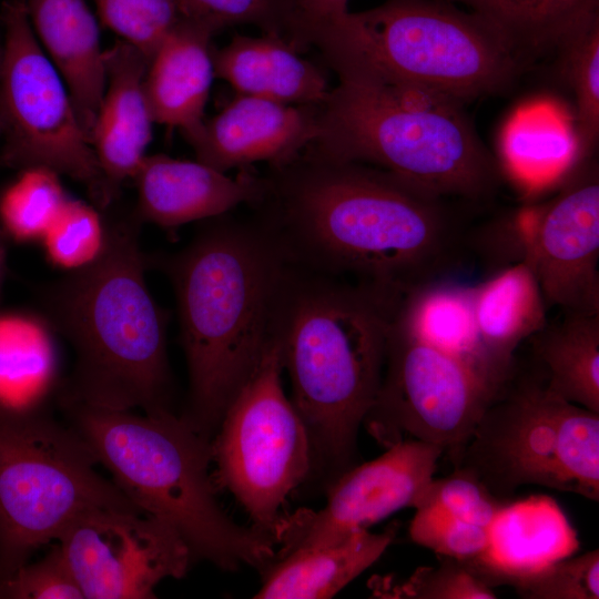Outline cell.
Here are the masks:
<instances>
[{
  "mask_svg": "<svg viewBox=\"0 0 599 599\" xmlns=\"http://www.w3.org/2000/svg\"><path fill=\"white\" fill-rule=\"evenodd\" d=\"M450 201L308 145L268 166L251 205L293 265L404 297L461 262L467 236Z\"/></svg>",
  "mask_w": 599,
  "mask_h": 599,
  "instance_id": "obj_1",
  "label": "cell"
},
{
  "mask_svg": "<svg viewBox=\"0 0 599 599\" xmlns=\"http://www.w3.org/2000/svg\"><path fill=\"white\" fill-rule=\"evenodd\" d=\"M210 219L161 261L176 296L189 373L181 415L212 439L229 405L274 337L290 262L255 216Z\"/></svg>",
  "mask_w": 599,
  "mask_h": 599,
  "instance_id": "obj_2",
  "label": "cell"
},
{
  "mask_svg": "<svg viewBox=\"0 0 599 599\" xmlns=\"http://www.w3.org/2000/svg\"><path fill=\"white\" fill-rule=\"evenodd\" d=\"M402 296L290 265L275 322L292 403L327 487L356 465L359 427L383 376Z\"/></svg>",
  "mask_w": 599,
  "mask_h": 599,
  "instance_id": "obj_3",
  "label": "cell"
},
{
  "mask_svg": "<svg viewBox=\"0 0 599 599\" xmlns=\"http://www.w3.org/2000/svg\"><path fill=\"white\" fill-rule=\"evenodd\" d=\"M321 55L338 83L318 104L309 146L449 200L477 202L497 191L499 161L464 104L387 78L354 43L333 44Z\"/></svg>",
  "mask_w": 599,
  "mask_h": 599,
  "instance_id": "obj_4",
  "label": "cell"
},
{
  "mask_svg": "<svg viewBox=\"0 0 599 599\" xmlns=\"http://www.w3.org/2000/svg\"><path fill=\"white\" fill-rule=\"evenodd\" d=\"M105 222L100 256L40 292L42 315L74 355L58 399L112 410H171L166 317L144 278L141 222L134 214Z\"/></svg>",
  "mask_w": 599,
  "mask_h": 599,
  "instance_id": "obj_5",
  "label": "cell"
},
{
  "mask_svg": "<svg viewBox=\"0 0 599 599\" xmlns=\"http://www.w3.org/2000/svg\"><path fill=\"white\" fill-rule=\"evenodd\" d=\"M62 417L89 444L115 485L144 512L171 525L193 560L262 572L274 538L236 524L220 506L209 473L212 439L172 410L135 414L58 399Z\"/></svg>",
  "mask_w": 599,
  "mask_h": 599,
  "instance_id": "obj_6",
  "label": "cell"
},
{
  "mask_svg": "<svg viewBox=\"0 0 599 599\" xmlns=\"http://www.w3.org/2000/svg\"><path fill=\"white\" fill-rule=\"evenodd\" d=\"M99 465L49 400L0 405V582L91 509L143 511Z\"/></svg>",
  "mask_w": 599,
  "mask_h": 599,
  "instance_id": "obj_7",
  "label": "cell"
},
{
  "mask_svg": "<svg viewBox=\"0 0 599 599\" xmlns=\"http://www.w3.org/2000/svg\"><path fill=\"white\" fill-rule=\"evenodd\" d=\"M450 460L501 500L532 485L598 501L599 414L516 368Z\"/></svg>",
  "mask_w": 599,
  "mask_h": 599,
  "instance_id": "obj_8",
  "label": "cell"
},
{
  "mask_svg": "<svg viewBox=\"0 0 599 599\" xmlns=\"http://www.w3.org/2000/svg\"><path fill=\"white\" fill-rule=\"evenodd\" d=\"M352 19L384 75L464 105L506 93L526 67L490 23L446 0H385Z\"/></svg>",
  "mask_w": 599,
  "mask_h": 599,
  "instance_id": "obj_9",
  "label": "cell"
},
{
  "mask_svg": "<svg viewBox=\"0 0 599 599\" xmlns=\"http://www.w3.org/2000/svg\"><path fill=\"white\" fill-rule=\"evenodd\" d=\"M282 370L273 337L211 443L216 467L213 481L236 498L252 526L273 538L282 506L313 468L308 435L283 389Z\"/></svg>",
  "mask_w": 599,
  "mask_h": 599,
  "instance_id": "obj_10",
  "label": "cell"
},
{
  "mask_svg": "<svg viewBox=\"0 0 599 599\" xmlns=\"http://www.w3.org/2000/svg\"><path fill=\"white\" fill-rule=\"evenodd\" d=\"M0 162L44 166L83 184L100 207L109 205L91 142L70 92L38 42L24 0L2 4Z\"/></svg>",
  "mask_w": 599,
  "mask_h": 599,
  "instance_id": "obj_11",
  "label": "cell"
},
{
  "mask_svg": "<svg viewBox=\"0 0 599 599\" xmlns=\"http://www.w3.org/2000/svg\"><path fill=\"white\" fill-rule=\"evenodd\" d=\"M497 394L394 318L380 385L363 424L385 448L413 438L440 446L451 459Z\"/></svg>",
  "mask_w": 599,
  "mask_h": 599,
  "instance_id": "obj_12",
  "label": "cell"
},
{
  "mask_svg": "<svg viewBox=\"0 0 599 599\" xmlns=\"http://www.w3.org/2000/svg\"><path fill=\"white\" fill-rule=\"evenodd\" d=\"M57 544L84 599H150L193 561L181 535L140 510L95 508L75 518Z\"/></svg>",
  "mask_w": 599,
  "mask_h": 599,
  "instance_id": "obj_13",
  "label": "cell"
},
{
  "mask_svg": "<svg viewBox=\"0 0 599 599\" xmlns=\"http://www.w3.org/2000/svg\"><path fill=\"white\" fill-rule=\"evenodd\" d=\"M443 455L438 445L408 438L375 459L354 465L326 487L323 508L282 516L274 531L280 546L275 558L339 542L398 510L414 508Z\"/></svg>",
  "mask_w": 599,
  "mask_h": 599,
  "instance_id": "obj_14",
  "label": "cell"
},
{
  "mask_svg": "<svg viewBox=\"0 0 599 599\" xmlns=\"http://www.w3.org/2000/svg\"><path fill=\"white\" fill-rule=\"evenodd\" d=\"M521 257L532 268L548 307L599 314V173L582 161L517 227Z\"/></svg>",
  "mask_w": 599,
  "mask_h": 599,
  "instance_id": "obj_15",
  "label": "cell"
},
{
  "mask_svg": "<svg viewBox=\"0 0 599 599\" xmlns=\"http://www.w3.org/2000/svg\"><path fill=\"white\" fill-rule=\"evenodd\" d=\"M318 105H291L238 94L219 114L183 134L196 160L221 172L297 156L317 136Z\"/></svg>",
  "mask_w": 599,
  "mask_h": 599,
  "instance_id": "obj_16",
  "label": "cell"
},
{
  "mask_svg": "<svg viewBox=\"0 0 599 599\" xmlns=\"http://www.w3.org/2000/svg\"><path fill=\"white\" fill-rule=\"evenodd\" d=\"M134 212L143 223L164 229L214 219L241 204H253L263 192V175L242 172L230 177L200 161L145 155L133 176Z\"/></svg>",
  "mask_w": 599,
  "mask_h": 599,
  "instance_id": "obj_17",
  "label": "cell"
},
{
  "mask_svg": "<svg viewBox=\"0 0 599 599\" xmlns=\"http://www.w3.org/2000/svg\"><path fill=\"white\" fill-rule=\"evenodd\" d=\"M578 549V532L558 502L531 495L506 502L488 526L485 550L463 564L490 588L514 587Z\"/></svg>",
  "mask_w": 599,
  "mask_h": 599,
  "instance_id": "obj_18",
  "label": "cell"
},
{
  "mask_svg": "<svg viewBox=\"0 0 599 599\" xmlns=\"http://www.w3.org/2000/svg\"><path fill=\"white\" fill-rule=\"evenodd\" d=\"M105 89L91 134L110 204L146 155L154 123L144 79L150 60L119 40L104 50Z\"/></svg>",
  "mask_w": 599,
  "mask_h": 599,
  "instance_id": "obj_19",
  "label": "cell"
},
{
  "mask_svg": "<svg viewBox=\"0 0 599 599\" xmlns=\"http://www.w3.org/2000/svg\"><path fill=\"white\" fill-rule=\"evenodd\" d=\"M38 42L64 81L80 122L91 134L105 89L104 50L85 0H26Z\"/></svg>",
  "mask_w": 599,
  "mask_h": 599,
  "instance_id": "obj_20",
  "label": "cell"
},
{
  "mask_svg": "<svg viewBox=\"0 0 599 599\" xmlns=\"http://www.w3.org/2000/svg\"><path fill=\"white\" fill-rule=\"evenodd\" d=\"M215 34L210 26L185 17L156 49L144 79L155 123L186 134L203 122L215 77L211 47Z\"/></svg>",
  "mask_w": 599,
  "mask_h": 599,
  "instance_id": "obj_21",
  "label": "cell"
},
{
  "mask_svg": "<svg viewBox=\"0 0 599 599\" xmlns=\"http://www.w3.org/2000/svg\"><path fill=\"white\" fill-rule=\"evenodd\" d=\"M212 59L215 75L238 94L291 105H318L331 90L321 65L275 35L235 34L226 45L212 49Z\"/></svg>",
  "mask_w": 599,
  "mask_h": 599,
  "instance_id": "obj_22",
  "label": "cell"
},
{
  "mask_svg": "<svg viewBox=\"0 0 599 599\" xmlns=\"http://www.w3.org/2000/svg\"><path fill=\"white\" fill-rule=\"evenodd\" d=\"M499 153L502 166L527 193L561 183L582 161L572 114L554 101L519 106L506 122Z\"/></svg>",
  "mask_w": 599,
  "mask_h": 599,
  "instance_id": "obj_23",
  "label": "cell"
},
{
  "mask_svg": "<svg viewBox=\"0 0 599 599\" xmlns=\"http://www.w3.org/2000/svg\"><path fill=\"white\" fill-rule=\"evenodd\" d=\"M473 308L480 343L499 375L516 370L515 353L541 331L547 304L531 266L519 258L471 286Z\"/></svg>",
  "mask_w": 599,
  "mask_h": 599,
  "instance_id": "obj_24",
  "label": "cell"
},
{
  "mask_svg": "<svg viewBox=\"0 0 599 599\" xmlns=\"http://www.w3.org/2000/svg\"><path fill=\"white\" fill-rule=\"evenodd\" d=\"M396 532L395 525L378 534L363 529L336 544L277 557L261 572L262 585L254 598H332L378 560Z\"/></svg>",
  "mask_w": 599,
  "mask_h": 599,
  "instance_id": "obj_25",
  "label": "cell"
},
{
  "mask_svg": "<svg viewBox=\"0 0 599 599\" xmlns=\"http://www.w3.org/2000/svg\"><path fill=\"white\" fill-rule=\"evenodd\" d=\"M395 321L420 341L461 362L496 390L506 384L480 343L471 286L446 278L422 285L402 298Z\"/></svg>",
  "mask_w": 599,
  "mask_h": 599,
  "instance_id": "obj_26",
  "label": "cell"
},
{
  "mask_svg": "<svg viewBox=\"0 0 599 599\" xmlns=\"http://www.w3.org/2000/svg\"><path fill=\"white\" fill-rule=\"evenodd\" d=\"M490 23L527 65L558 53L599 19V0H446Z\"/></svg>",
  "mask_w": 599,
  "mask_h": 599,
  "instance_id": "obj_27",
  "label": "cell"
},
{
  "mask_svg": "<svg viewBox=\"0 0 599 599\" xmlns=\"http://www.w3.org/2000/svg\"><path fill=\"white\" fill-rule=\"evenodd\" d=\"M564 314L529 339L536 370L551 392L599 414V314Z\"/></svg>",
  "mask_w": 599,
  "mask_h": 599,
  "instance_id": "obj_28",
  "label": "cell"
},
{
  "mask_svg": "<svg viewBox=\"0 0 599 599\" xmlns=\"http://www.w3.org/2000/svg\"><path fill=\"white\" fill-rule=\"evenodd\" d=\"M55 335L42 314L0 313V405L48 402L60 388Z\"/></svg>",
  "mask_w": 599,
  "mask_h": 599,
  "instance_id": "obj_29",
  "label": "cell"
},
{
  "mask_svg": "<svg viewBox=\"0 0 599 599\" xmlns=\"http://www.w3.org/2000/svg\"><path fill=\"white\" fill-rule=\"evenodd\" d=\"M185 17L203 22L216 33L250 24L263 34L282 38L302 53L315 48V30L300 0H177Z\"/></svg>",
  "mask_w": 599,
  "mask_h": 599,
  "instance_id": "obj_30",
  "label": "cell"
},
{
  "mask_svg": "<svg viewBox=\"0 0 599 599\" xmlns=\"http://www.w3.org/2000/svg\"><path fill=\"white\" fill-rule=\"evenodd\" d=\"M55 171L44 166L23 169L0 196V223L6 236L17 242L41 241L68 199Z\"/></svg>",
  "mask_w": 599,
  "mask_h": 599,
  "instance_id": "obj_31",
  "label": "cell"
},
{
  "mask_svg": "<svg viewBox=\"0 0 599 599\" xmlns=\"http://www.w3.org/2000/svg\"><path fill=\"white\" fill-rule=\"evenodd\" d=\"M562 71L573 98L572 113L582 156L589 159L599 133V19L559 52Z\"/></svg>",
  "mask_w": 599,
  "mask_h": 599,
  "instance_id": "obj_32",
  "label": "cell"
},
{
  "mask_svg": "<svg viewBox=\"0 0 599 599\" xmlns=\"http://www.w3.org/2000/svg\"><path fill=\"white\" fill-rule=\"evenodd\" d=\"M106 240V222L88 203L68 196L41 242L49 263L71 272L95 261Z\"/></svg>",
  "mask_w": 599,
  "mask_h": 599,
  "instance_id": "obj_33",
  "label": "cell"
},
{
  "mask_svg": "<svg viewBox=\"0 0 599 599\" xmlns=\"http://www.w3.org/2000/svg\"><path fill=\"white\" fill-rule=\"evenodd\" d=\"M102 23L149 60L185 18L177 0H94Z\"/></svg>",
  "mask_w": 599,
  "mask_h": 599,
  "instance_id": "obj_34",
  "label": "cell"
},
{
  "mask_svg": "<svg viewBox=\"0 0 599 599\" xmlns=\"http://www.w3.org/2000/svg\"><path fill=\"white\" fill-rule=\"evenodd\" d=\"M378 597L408 599H495L493 588L463 562L440 557L437 566L419 567L407 579L390 583L380 580L373 587Z\"/></svg>",
  "mask_w": 599,
  "mask_h": 599,
  "instance_id": "obj_35",
  "label": "cell"
},
{
  "mask_svg": "<svg viewBox=\"0 0 599 599\" xmlns=\"http://www.w3.org/2000/svg\"><path fill=\"white\" fill-rule=\"evenodd\" d=\"M508 501L494 496L471 474L454 468L449 475L430 480L414 509H435L488 527Z\"/></svg>",
  "mask_w": 599,
  "mask_h": 599,
  "instance_id": "obj_36",
  "label": "cell"
},
{
  "mask_svg": "<svg viewBox=\"0 0 599 599\" xmlns=\"http://www.w3.org/2000/svg\"><path fill=\"white\" fill-rule=\"evenodd\" d=\"M408 534L416 545L460 562L479 556L488 540V527L429 508L415 509Z\"/></svg>",
  "mask_w": 599,
  "mask_h": 599,
  "instance_id": "obj_37",
  "label": "cell"
},
{
  "mask_svg": "<svg viewBox=\"0 0 599 599\" xmlns=\"http://www.w3.org/2000/svg\"><path fill=\"white\" fill-rule=\"evenodd\" d=\"M512 588L524 599H598L599 551L565 557Z\"/></svg>",
  "mask_w": 599,
  "mask_h": 599,
  "instance_id": "obj_38",
  "label": "cell"
},
{
  "mask_svg": "<svg viewBox=\"0 0 599 599\" xmlns=\"http://www.w3.org/2000/svg\"><path fill=\"white\" fill-rule=\"evenodd\" d=\"M4 599H83L67 559L55 542L42 558L28 561L0 582Z\"/></svg>",
  "mask_w": 599,
  "mask_h": 599,
  "instance_id": "obj_39",
  "label": "cell"
},
{
  "mask_svg": "<svg viewBox=\"0 0 599 599\" xmlns=\"http://www.w3.org/2000/svg\"><path fill=\"white\" fill-rule=\"evenodd\" d=\"M316 33L317 49L331 34L345 29L351 20L348 0H300Z\"/></svg>",
  "mask_w": 599,
  "mask_h": 599,
  "instance_id": "obj_40",
  "label": "cell"
},
{
  "mask_svg": "<svg viewBox=\"0 0 599 599\" xmlns=\"http://www.w3.org/2000/svg\"><path fill=\"white\" fill-rule=\"evenodd\" d=\"M4 233L2 230L0 231V294L2 291L4 277H6V268H7V248L4 243Z\"/></svg>",
  "mask_w": 599,
  "mask_h": 599,
  "instance_id": "obj_41",
  "label": "cell"
},
{
  "mask_svg": "<svg viewBox=\"0 0 599 599\" xmlns=\"http://www.w3.org/2000/svg\"><path fill=\"white\" fill-rule=\"evenodd\" d=\"M1 64H2V48H0V71H1Z\"/></svg>",
  "mask_w": 599,
  "mask_h": 599,
  "instance_id": "obj_42",
  "label": "cell"
},
{
  "mask_svg": "<svg viewBox=\"0 0 599 599\" xmlns=\"http://www.w3.org/2000/svg\"><path fill=\"white\" fill-rule=\"evenodd\" d=\"M1 133H2V125H1V121H0V141H1Z\"/></svg>",
  "mask_w": 599,
  "mask_h": 599,
  "instance_id": "obj_43",
  "label": "cell"
}]
</instances>
